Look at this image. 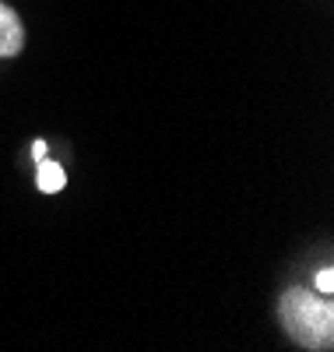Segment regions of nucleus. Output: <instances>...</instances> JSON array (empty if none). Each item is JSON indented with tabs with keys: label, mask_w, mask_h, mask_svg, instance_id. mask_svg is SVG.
<instances>
[{
	"label": "nucleus",
	"mask_w": 334,
	"mask_h": 352,
	"mask_svg": "<svg viewBox=\"0 0 334 352\" xmlns=\"http://www.w3.org/2000/svg\"><path fill=\"white\" fill-rule=\"evenodd\" d=\"M278 320L302 349L334 345V307L317 289H285L278 300Z\"/></svg>",
	"instance_id": "nucleus-1"
},
{
	"label": "nucleus",
	"mask_w": 334,
	"mask_h": 352,
	"mask_svg": "<svg viewBox=\"0 0 334 352\" xmlns=\"http://www.w3.org/2000/svg\"><path fill=\"white\" fill-rule=\"evenodd\" d=\"M21 50H25V25L14 14V8L0 0V56L8 60V56H18Z\"/></svg>",
	"instance_id": "nucleus-2"
},
{
	"label": "nucleus",
	"mask_w": 334,
	"mask_h": 352,
	"mask_svg": "<svg viewBox=\"0 0 334 352\" xmlns=\"http://www.w3.org/2000/svg\"><path fill=\"white\" fill-rule=\"evenodd\" d=\"M39 190L43 194H56V190H64V184H67V176H64V169H60L56 162H49V159H39Z\"/></svg>",
	"instance_id": "nucleus-3"
},
{
	"label": "nucleus",
	"mask_w": 334,
	"mask_h": 352,
	"mask_svg": "<svg viewBox=\"0 0 334 352\" xmlns=\"http://www.w3.org/2000/svg\"><path fill=\"white\" fill-rule=\"evenodd\" d=\"M331 285H334V272H331V268H324V272L317 275V292H324V296H331V292H334Z\"/></svg>",
	"instance_id": "nucleus-4"
},
{
	"label": "nucleus",
	"mask_w": 334,
	"mask_h": 352,
	"mask_svg": "<svg viewBox=\"0 0 334 352\" xmlns=\"http://www.w3.org/2000/svg\"><path fill=\"white\" fill-rule=\"evenodd\" d=\"M32 155H36V162L46 159V141H36V144H32Z\"/></svg>",
	"instance_id": "nucleus-5"
}]
</instances>
